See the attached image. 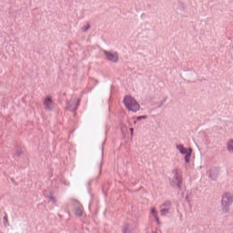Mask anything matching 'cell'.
<instances>
[{"label": "cell", "instance_id": "1", "mask_svg": "<svg viewBox=\"0 0 233 233\" xmlns=\"http://www.w3.org/2000/svg\"><path fill=\"white\" fill-rule=\"evenodd\" d=\"M233 203V193L230 192H225L222 196L221 200V208L225 214L229 212L230 207Z\"/></svg>", "mask_w": 233, "mask_h": 233}, {"label": "cell", "instance_id": "2", "mask_svg": "<svg viewBox=\"0 0 233 233\" xmlns=\"http://www.w3.org/2000/svg\"><path fill=\"white\" fill-rule=\"evenodd\" d=\"M123 102L127 108L131 111L135 112L140 108L138 103L131 96L129 95L125 96L123 99Z\"/></svg>", "mask_w": 233, "mask_h": 233}, {"label": "cell", "instance_id": "3", "mask_svg": "<svg viewBox=\"0 0 233 233\" xmlns=\"http://www.w3.org/2000/svg\"><path fill=\"white\" fill-rule=\"evenodd\" d=\"M171 207V203L169 201L164 202L160 207V213L162 215H167Z\"/></svg>", "mask_w": 233, "mask_h": 233}, {"label": "cell", "instance_id": "4", "mask_svg": "<svg viewBox=\"0 0 233 233\" xmlns=\"http://www.w3.org/2000/svg\"><path fill=\"white\" fill-rule=\"evenodd\" d=\"M178 149L180 150V152L183 154H186L185 159L187 162H189L190 159V156L192 153V150L190 149H187L182 145H179L178 146Z\"/></svg>", "mask_w": 233, "mask_h": 233}, {"label": "cell", "instance_id": "5", "mask_svg": "<svg viewBox=\"0 0 233 233\" xmlns=\"http://www.w3.org/2000/svg\"><path fill=\"white\" fill-rule=\"evenodd\" d=\"M219 168H212V170H211L210 171V175L209 176L211 177L212 179L215 180L218 177V174H219Z\"/></svg>", "mask_w": 233, "mask_h": 233}, {"label": "cell", "instance_id": "6", "mask_svg": "<svg viewBox=\"0 0 233 233\" xmlns=\"http://www.w3.org/2000/svg\"><path fill=\"white\" fill-rule=\"evenodd\" d=\"M74 207V213L76 215L78 216H80L82 215V208L81 205H80V204L76 203L75 204Z\"/></svg>", "mask_w": 233, "mask_h": 233}, {"label": "cell", "instance_id": "7", "mask_svg": "<svg viewBox=\"0 0 233 233\" xmlns=\"http://www.w3.org/2000/svg\"><path fill=\"white\" fill-rule=\"evenodd\" d=\"M106 55L107 57L112 61H116L118 59L117 55H116L115 53L110 52H106Z\"/></svg>", "mask_w": 233, "mask_h": 233}, {"label": "cell", "instance_id": "8", "mask_svg": "<svg viewBox=\"0 0 233 233\" xmlns=\"http://www.w3.org/2000/svg\"><path fill=\"white\" fill-rule=\"evenodd\" d=\"M227 147L230 152H233V139L230 140L227 144Z\"/></svg>", "mask_w": 233, "mask_h": 233}, {"label": "cell", "instance_id": "9", "mask_svg": "<svg viewBox=\"0 0 233 233\" xmlns=\"http://www.w3.org/2000/svg\"><path fill=\"white\" fill-rule=\"evenodd\" d=\"M156 211H156L155 208H153V209L152 210V213L154 217L156 218V219L158 221V216H157V213Z\"/></svg>", "mask_w": 233, "mask_h": 233}]
</instances>
